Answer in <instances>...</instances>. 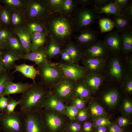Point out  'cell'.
<instances>
[{"label":"cell","mask_w":132,"mask_h":132,"mask_svg":"<svg viewBox=\"0 0 132 132\" xmlns=\"http://www.w3.org/2000/svg\"><path fill=\"white\" fill-rule=\"evenodd\" d=\"M111 54L104 41L98 39L93 43L84 48L82 58L106 59Z\"/></svg>","instance_id":"cell-9"},{"label":"cell","mask_w":132,"mask_h":132,"mask_svg":"<svg viewBox=\"0 0 132 132\" xmlns=\"http://www.w3.org/2000/svg\"><path fill=\"white\" fill-rule=\"evenodd\" d=\"M3 1L11 11H23L27 5V0H4Z\"/></svg>","instance_id":"cell-33"},{"label":"cell","mask_w":132,"mask_h":132,"mask_svg":"<svg viewBox=\"0 0 132 132\" xmlns=\"http://www.w3.org/2000/svg\"><path fill=\"white\" fill-rule=\"evenodd\" d=\"M25 123L24 114L20 110L9 114L0 113V124L3 132H24Z\"/></svg>","instance_id":"cell-6"},{"label":"cell","mask_w":132,"mask_h":132,"mask_svg":"<svg viewBox=\"0 0 132 132\" xmlns=\"http://www.w3.org/2000/svg\"><path fill=\"white\" fill-rule=\"evenodd\" d=\"M41 113L46 129L51 132H56L61 128L68 121L65 115L54 111L44 109Z\"/></svg>","instance_id":"cell-8"},{"label":"cell","mask_w":132,"mask_h":132,"mask_svg":"<svg viewBox=\"0 0 132 132\" xmlns=\"http://www.w3.org/2000/svg\"><path fill=\"white\" fill-rule=\"evenodd\" d=\"M2 52L0 51V75L6 70L4 68L3 65L2 60Z\"/></svg>","instance_id":"cell-59"},{"label":"cell","mask_w":132,"mask_h":132,"mask_svg":"<svg viewBox=\"0 0 132 132\" xmlns=\"http://www.w3.org/2000/svg\"><path fill=\"white\" fill-rule=\"evenodd\" d=\"M107 128L106 126H102L97 127L96 132H106Z\"/></svg>","instance_id":"cell-60"},{"label":"cell","mask_w":132,"mask_h":132,"mask_svg":"<svg viewBox=\"0 0 132 132\" xmlns=\"http://www.w3.org/2000/svg\"><path fill=\"white\" fill-rule=\"evenodd\" d=\"M76 82L64 77L50 89V92L64 102L71 100Z\"/></svg>","instance_id":"cell-7"},{"label":"cell","mask_w":132,"mask_h":132,"mask_svg":"<svg viewBox=\"0 0 132 132\" xmlns=\"http://www.w3.org/2000/svg\"><path fill=\"white\" fill-rule=\"evenodd\" d=\"M56 65L64 77L76 82L83 79L88 73L82 66L76 63H61Z\"/></svg>","instance_id":"cell-10"},{"label":"cell","mask_w":132,"mask_h":132,"mask_svg":"<svg viewBox=\"0 0 132 132\" xmlns=\"http://www.w3.org/2000/svg\"><path fill=\"white\" fill-rule=\"evenodd\" d=\"M1 131H2L1 128L0 124V132H1Z\"/></svg>","instance_id":"cell-62"},{"label":"cell","mask_w":132,"mask_h":132,"mask_svg":"<svg viewBox=\"0 0 132 132\" xmlns=\"http://www.w3.org/2000/svg\"><path fill=\"white\" fill-rule=\"evenodd\" d=\"M8 50L21 54H25V51L22 44L16 36H12L6 44Z\"/></svg>","instance_id":"cell-32"},{"label":"cell","mask_w":132,"mask_h":132,"mask_svg":"<svg viewBox=\"0 0 132 132\" xmlns=\"http://www.w3.org/2000/svg\"><path fill=\"white\" fill-rule=\"evenodd\" d=\"M11 11L10 23L13 26V28L23 25V24L26 20L22 11L17 10Z\"/></svg>","instance_id":"cell-34"},{"label":"cell","mask_w":132,"mask_h":132,"mask_svg":"<svg viewBox=\"0 0 132 132\" xmlns=\"http://www.w3.org/2000/svg\"><path fill=\"white\" fill-rule=\"evenodd\" d=\"M20 59L32 61L37 66L49 61L43 47L32 51L29 53L21 55Z\"/></svg>","instance_id":"cell-19"},{"label":"cell","mask_w":132,"mask_h":132,"mask_svg":"<svg viewBox=\"0 0 132 132\" xmlns=\"http://www.w3.org/2000/svg\"><path fill=\"white\" fill-rule=\"evenodd\" d=\"M123 109L126 113H130L132 112V104L129 100H125L123 104Z\"/></svg>","instance_id":"cell-54"},{"label":"cell","mask_w":132,"mask_h":132,"mask_svg":"<svg viewBox=\"0 0 132 132\" xmlns=\"http://www.w3.org/2000/svg\"><path fill=\"white\" fill-rule=\"evenodd\" d=\"M88 113L86 110L83 109L79 111L76 117L80 121H83L85 120L88 118Z\"/></svg>","instance_id":"cell-50"},{"label":"cell","mask_w":132,"mask_h":132,"mask_svg":"<svg viewBox=\"0 0 132 132\" xmlns=\"http://www.w3.org/2000/svg\"><path fill=\"white\" fill-rule=\"evenodd\" d=\"M83 130L85 132H91L92 130V124L90 122H85L83 125Z\"/></svg>","instance_id":"cell-57"},{"label":"cell","mask_w":132,"mask_h":132,"mask_svg":"<svg viewBox=\"0 0 132 132\" xmlns=\"http://www.w3.org/2000/svg\"><path fill=\"white\" fill-rule=\"evenodd\" d=\"M10 97L1 96L0 97V112H4L7 106Z\"/></svg>","instance_id":"cell-46"},{"label":"cell","mask_w":132,"mask_h":132,"mask_svg":"<svg viewBox=\"0 0 132 132\" xmlns=\"http://www.w3.org/2000/svg\"><path fill=\"white\" fill-rule=\"evenodd\" d=\"M120 33L121 41V52L128 54L132 51V27L125 30Z\"/></svg>","instance_id":"cell-24"},{"label":"cell","mask_w":132,"mask_h":132,"mask_svg":"<svg viewBox=\"0 0 132 132\" xmlns=\"http://www.w3.org/2000/svg\"><path fill=\"white\" fill-rule=\"evenodd\" d=\"M12 36L11 32L7 29L0 30V42L6 44L9 38Z\"/></svg>","instance_id":"cell-43"},{"label":"cell","mask_w":132,"mask_h":132,"mask_svg":"<svg viewBox=\"0 0 132 132\" xmlns=\"http://www.w3.org/2000/svg\"><path fill=\"white\" fill-rule=\"evenodd\" d=\"M20 102L19 100H16L10 97L8 103L4 112L7 114H10L15 111L16 107L19 105Z\"/></svg>","instance_id":"cell-41"},{"label":"cell","mask_w":132,"mask_h":132,"mask_svg":"<svg viewBox=\"0 0 132 132\" xmlns=\"http://www.w3.org/2000/svg\"><path fill=\"white\" fill-rule=\"evenodd\" d=\"M60 55L61 59L64 63H72L71 58L69 55L64 50L62 49Z\"/></svg>","instance_id":"cell-51"},{"label":"cell","mask_w":132,"mask_h":132,"mask_svg":"<svg viewBox=\"0 0 132 132\" xmlns=\"http://www.w3.org/2000/svg\"><path fill=\"white\" fill-rule=\"evenodd\" d=\"M26 7L23 11L26 20H45L53 12L50 8L47 0H27Z\"/></svg>","instance_id":"cell-4"},{"label":"cell","mask_w":132,"mask_h":132,"mask_svg":"<svg viewBox=\"0 0 132 132\" xmlns=\"http://www.w3.org/2000/svg\"><path fill=\"white\" fill-rule=\"evenodd\" d=\"M82 80L89 90H94L100 87L103 79L99 74L88 73Z\"/></svg>","instance_id":"cell-25"},{"label":"cell","mask_w":132,"mask_h":132,"mask_svg":"<svg viewBox=\"0 0 132 132\" xmlns=\"http://www.w3.org/2000/svg\"><path fill=\"white\" fill-rule=\"evenodd\" d=\"M24 114L25 119L24 132H46L41 110Z\"/></svg>","instance_id":"cell-11"},{"label":"cell","mask_w":132,"mask_h":132,"mask_svg":"<svg viewBox=\"0 0 132 132\" xmlns=\"http://www.w3.org/2000/svg\"><path fill=\"white\" fill-rule=\"evenodd\" d=\"M45 21L50 39L62 48L71 41L75 31L70 18L59 12H54Z\"/></svg>","instance_id":"cell-1"},{"label":"cell","mask_w":132,"mask_h":132,"mask_svg":"<svg viewBox=\"0 0 132 132\" xmlns=\"http://www.w3.org/2000/svg\"><path fill=\"white\" fill-rule=\"evenodd\" d=\"M123 81L125 90L129 93H132V77L129 76H127L124 78Z\"/></svg>","instance_id":"cell-44"},{"label":"cell","mask_w":132,"mask_h":132,"mask_svg":"<svg viewBox=\"0 0 132 132\" xmlns=\"http://www.w3.org/2000/svg\"><path fill=\"white\" fill-rule=\"evenodd\" d=\"M89 110L91 114L95 117L100 116L104 114V111L102 107L95 103H92L90 105Z\"/></svg>","instance_id":"cell-38"},{"label":"cell","mask_w":132,"mask_h":132,"mask_svg":"<svg viewBox=\"0 0 132 132\" xmlns=\"http://www.w3.org/2000/svg\"><path fill=\"white\" fill-rule=\"evenodd\" d=\"M14 67L15 70L13 73L19 72L25 77L32 79L34 82H35V79L37 76L39 75L38 70L33 65L25 63L18 65L15 64Z\"/></svg>","instance_id":"cell-22"},{"label":"cell","mask_w":132,"mask_h":132,"mask_svg":"<svg viewBox=\"0 0 132 132\" xmlns=\"http://www.w3.org/2000/svg\"><path fill=\"white\" fill-rule=\"evenodd\" d=\"M66 106L64 102L50 92L44 101L42 108L46 110L55 111L66 115Z\"/></svg>","instance_id":"cell-14"},{"label":"cell","mask_w":132,"mask_h":132,"mask_svg":"<svg viewBox=\"0 0 132 132\" xmlns=\"http://www.w3.org/2000/svg\"><path fill=\"white\" fill-rule=\"evenodd\" d=\"M98 23L101 33L111 31L115 27L113 21L108 18H103L99 19Z\"/></svg>","instance_id":"cell-36"},{"label":"cell","mask_w":132,"mask_h":132,"mask_svg":"<svg viewBox=\"0 0 132 132\" xmlns=\"http://www.w3.org/2000/svg\"><path fill=\"white\" fill-rule=\"evenodd\" d=\"M6 47V44L0 42V50L3 49Z\"/></svg>","instance_id":"cell-61"},{"label":"cell","mask_w":132,"mask_h":132,"mask_svg":"<svg viewBox=\"0 0 132 132\" xmlns=\"http://www.w3.org/2000/svg\"><path fill=\"white\" fill-rule=\"evenodd\" d=\"M24 25L30 34L33 32H39L47 35V31L45 20H34L29 21L26 23Z\"/></svg>","instance_id":"cell-28"},{"label":"cell","mask_w":132,"mask_h":132,"mask_svg":"<svg viewBox=\"0 0 132 132\" xmlns=\"http://www.w3.org/2000/svg\"><path fill=\"white\" fill-rule=\"evenodd\" d=\"M112 20L114 23L116 30L120 33L132 27L131 21L122 15L114 16Z\"/></svg>","instance_id":"cell-29"},{"label":"cell","mask_w":132,"mask_h":132,"mask_svg":"<svg viewBox=\"0 0 132 132\" xmlns=\"http://www.w3.org/2000/svg\"><path fill=\"white\" fill-rule=\"evenodd\" d=\"M98 32L90 28L85 29L74 36L75 42L84 48L90 45L97 39Z\"/></svg>","instance_id":"cell-13"},{"label":"cell","mask_w":132,"mask_h":132,"mask_svg":"<svg viewBox=\"0 0 132 132\" xmlns=\"http://www.w3.org/2000/svg\"><path fill=\"white\" fill-rule=\"evenodd\" d=\"M47 34L41 32H35L31 34L32 51L43 47L47 42Z\"/></svg>","instance_id":"cell-27"},{"label":"cell","mask_w":132,"mask_h":132,"mask_svg":"<svg viewBox=\"0 0 132 132\" xmlns=\"http://www.w3.org/2000/svg\"><path fill=\"white\" fill-rule=\"evenodd\" d=\"M11 11L8 9H3L0 13V19L3 23L6 25L11 22Z\"/></svg>","instance_id":"cell-39"},{"label":"cell","mask_w":132,"mask_h":132,"mask_svg":"<svg viewBox=\"0 0 132 132\" xmlns=\"http://www.w3.org/2000/svg\"><path fill=\"white\" fill-rule=\"evenodd\" d=\"M77 1L78 5L80 4L84 7L91 4L92 0H77Z\"/></svg>","instance_id":"cell-58"},{"label":"cell","mask_w":132,"mask_h":132,"mask_svg":"<svg viewBox=\"0 0 132 132\" xmlns=\"http://www.w3.org/2000/svg\"><path fill=\"white\" fill-rule=\"evenodd\" d=\"M72 104L78 110H81L84 107L85 102L82 99L77 97L72 98L71 100Z\"/></svg>","instance_id":"cell-45"},{"label":"cell","mask_w":132,"mask_h":132,"mask_svg":"<svg viewBox=\"0 0 132 132\" xmlns=\"http://www.w3.org/2000/svg\"><path fill=\"white\" fill-rule=\"evenodd\" d=\"M112 1L113 0H92L91 4H92L93 6H101Z\"/></svg>","instance_id":"cell-52"},{"label":"cell","mask_w":132,"mask_h":132,"mask_svg":"<svg viewBox=\"0 0 132 132\" xmlns=\"http://www.w3.org/2000/svg\"><path fill=\"white\" fill-rule=\"evenodd\" d=\"M92 8L100 13H105L108 16L111 15H115L121 14V12L119 5L113 1L109 2L101 6H93Z\"/></svg>","instance_id":"cell-21"},{"label":"cell","mask_w":132,"mask_h":132,"mask_svg":"<svg viewBox=\"0 0 132 132\" xmlns=\"http://www.w3.org/2000/svg\"><path fill=\"white\" fill-rule=\"evenodd\" d=\"M129 121L126 118L124 117H120L118 120V125L121 127H124L129 124Z\"/></svg>","instance_id":"cell-56"},{"label":"cell","mask_w":132,"mask_h":132,"mask_svg":"<svg viewBox=\"0 0 132 132\" xmlns=\"http://www.w3.org/2000/svg\"><path fill=\"white\" fill-rule=\"evenodd\" d=\"M103 41L111 54L118 55L121 52L120 33L116 30L109 32L105 36Z\"/></svg>","instance_id":"cell-12"},{"label":"cell","mask_w":132,"mask_h":132,"mask_svg":"<svg viewBox=\"0 0 132 132\" xmlns=\"http://www.w3.org/2000/svg\"><path fill=\"white\" fill-rule=\"evenodd\" d=\"M121 15L125 16L131 21L132 20V1L130 2L127 7Z\"/></svg>","instance_id":"cell-49"},{"label":"cell","mask_w":132,"mask_h":132,"mask_svg":"<svg viewBox=\"0 0 132 132\" xmlns=\"http://www.w3.org/2000/svg\"><path fill=\"white\" fill-rule=\"evenodd\" d=\"M12 31L20 40L24 50L25 54H27L31 52L32 43L31 34L24 25L13 28Z\"/></svg>","instance_id":"cell-15"},{"label":"cell","mask_w":132,"mask_h":132,"mask_svg":"<svg viewBox=\"0 0 132 132\" xmlns=\"http://www.w3.org/2000/svg\"><path fill=\"white\" fill-rule=\"evenodd\" d=\"M131 1L129 0H113L114 2L117 3L119 6L121 11V14L127 7Z\"/></svg>","instance_id":"cell-48"},{"label":"cell","mask_w":132,"mask_h":132,"mask_svg":"<svg viewBox=\"0 0 132 132\" xmlns=\"http://www.w3.org/2000/svg\"><path fill=\"white\" fill-rule=\"evenodd\" d=\"M77 0H63L59 12L70 18L77 9Z\"/></svg>","instance_id":"cell-31"},{"label":"cell","mask_w":132,"mask_h":132,"mask_svg":"<svg viewBox=\"0 0 132 132\" xmlns=\"http://www.w3.org/2000/svg\"><path fill=\"white\" fill-rule=\"evenodd\" d=\"M80 124L77 122H73L71 124L69 127V129L71 132H78L81 129Z\"/></svg>","instance_id":"cell-53"},{"label":"cell","mask_w":132,"mask_h":132,"mask_svg":"<svg viewBox=\"0 0 132 132\" xmlns=\"http://www.w3.org/2000/svg\"><path fill=\"white\" fill-rule=\"evenodd\" d=\"M63 0H47L50 9L53 12H59Z\"/></svg>","instance_id":"cell-40"},{"label":"cell","mask_w":132,"mask_h":132,"mask_svg":"<svg viewBox=\"0 0 132 132\" xmlns=\"http://www.w3.org/2000/svg\"><path fill=\"white\" fill-rule=\"evenodd\" d=\"M108 130L109 132H122L121 127L116 124L109 125Z\"/></svg>","instance_id":"cell-55"},{"label":"cell","mask_w":132,"mask_h":132,"mask_svg":"<svg viewBox=\"0 0 132 132\" xmlns=\"http://www.w3.org/2000/svg\"><path fill=\"white\" fill-rule=\"evenodd\" d=\"M21 55L22 54L8 50L4 53L2 52V60L5 70L9 71L14 67L16 62L20 59Z\"/></svg>","instance_id":"cell-23"},{"label":"cell","mask_w":132,"mask_h":132,"mask_svg":"<svg viewBox=\"0 0 132 132\" xmlns=\"http://www.w3.org/2000/svg\"><path fill=\"white\" fill-rule=\"evenodd\" d=\"M79 110L74 105L66 106V115L70 119H75L79 112Z\"/></svg>","instance_id":"cell-42"},{"label":"cell","mask_w":132,"mask_h":132,"mask_svg":"<svg viewBox=\"0 0 132 132\" xmlns=\"http://www.w3.org/2000/svg\"><path fill=\"white\" fill-rule=\"evenodd\" d=\"M108 67L107 74L111 79L120 81L123 76V67L120 59L114 56L110 59Z\"/></svg>","instance_id":"cell-16"},{"label":"cell","mask_w":132,"mask_h":132,"mask_svg":"<svg viewBox=\"0 0 132 132\" xmlns=\"http://www.w3.org/2000/svg\"><path fill=\"white\" fill-rule=\"evenodd\" d=\"M82 60V66L88 73L98 74L106 66V59L83 58Z\"/></svg>","instance_id":"cell-18"},{"label":"cell","mask_w":132,"mask_h":132,"mask_svg":"<svg viewBox=\"0 0 132 132\" xmlns=\"http://www.w3.org/2000/svg\"><path fill=\"white\" fill-rule=\"evenodd\" d=\"M32 84L21 82L15 83L9 81L5 83L1 96H7L11 95L22 93L27 91L32 86Z\"/></svg>","instance_id":"cell-17"},{"label":"cell","mask_w":132,"mask_h":132,"mask_svg":"<svg viewBox=\"0 0 132 132\" xmlns=\"http://www.w3.org/2000/svg\"><path fill=\"white\" fill-rule=\"evenodd\" d=\"M46 44L44 48L48 59L54 58L60 54L62 48L56 42L50 39Z\"/></svg>","instance_id":"cell-26"},{"label":"cell","mask_w":132,"mask_h":132,"mask_svg":"<svg viewBox=\"0 0 132 132\" xmlns=\"http://www.w3.org/2000/svg\"><path fill=\"white\" fill-rule=\"evenodd\" d=\"M95 124L97 127L109 125L111 122L109 119L105 118H99L98 119L95 121Z\"/></svg>","instance_id":"cell-47"},{"label":"cell","mask_w":132,"mask_h":132,"mask_svg":"<svg viewBox=\"0 0 132 132\" xmlns=\"http://www.w3.org/2000/svg\"><path fill=\"white\" fill-rule=\"evenodd\" d=\"M100 17V14L92 8H77L70 18L75 32H79L88 28Z\"/></svg>","instance_id":"cell-3"},{"label":"cell","mask_w":132,"mask_h":132,"mask_svg":"<svg viewBox=\"0 0 132 132\" xmlns=\"http://www.w3.org/2000/svg\"><path fill=\"white\" fill-rule=\"evenodd\" d=\"M89 90L82 80L76 82L73 90L72 98L77 97L83 99L90 95Z\"/></svg>","instance_id":"cell-30"},{"label":"cell","mask_w":132,"mask_h":132,"mask_svg":"<svg viewBox=\"0 0 132 132\" xmlns=\"http://www.w3.org/2000/svg\"><path fill=\"white\" fill-rule=\"evenodd\" d=\"M37 66L39 75L41 79L39 83L49 90L64 77L56 65L49 61Z\"/></svg>","instance_id":"cell-5"},{"label":"cell","mask_w":132,"mask_h":132,"mask_svg":"<svg viewBox=\"0 0 132 132\" xmlns=\"http://www.w3.org/2000/svg\"><path fill=\"white\" fill-rule=\"evenodd\" d=\"M105 102L110 106H113L116 104L119 98V94L117 91L112 89L108 91L103 96Z\"/></svg>","instance_id":"cell-35"},{"label":"cell","mask_w":132,"mask_h":132,"mask_svg":"<svg viewBox=\"0 0 132 132\" xmlns=\"http://www.w3.org/2000/svg\"><path fill=\"white\" fill-rule=\"evenodd\" d=\"M6 71L0 75V97L4 89L6 83L9 81H12L14 78L13 73Z\"/></svg>","instance_id":"cell-37"},{"label":"cell","mask_w":132,"mask_h":132,"mask_svg":"<svg viewBox=\"0 0 132 132\" xmlns=\"http://www.w3.org/2000/svg\"><path fill=\"white\" fill-rule=\"evenodd\" d=\"M31 87L21 95L19 99L20 110L23 113L42 110L50 90L40 83L33 82Z\"/></svg>","instance_id":"cell-2"},{"label":"cell","mask_w":132,"mask_h":132,"mask_svg":"<svg viewBox=\"0 0 132 132\" xmlns=\"http://www.w3.org/2000/svg\"><path fill=\"white\" fill-rule=\"evenodd\" d=\"M70 56L72 63H77L82 59V53L84 48L75 42L71 41L66 44L62 48Z\"/></svg>","instance_id":"cell-20"}]
</instances>
